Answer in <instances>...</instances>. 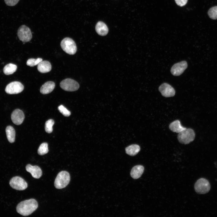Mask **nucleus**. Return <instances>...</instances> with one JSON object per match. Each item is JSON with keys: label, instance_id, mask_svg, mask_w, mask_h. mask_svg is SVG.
I'll return each instance as SVG.
<instances>
[{"label": "nucleus", "instance_id": "obj_1", "mask_svg": "<svg viewBox=\"0 0 217 217\" xmlns=\"http://www.w3.org/2000/svg\"><path fill=\"white\" fill-rule=\"evenodd\" d=\"M38 207L37 201L31 199L20 203L16 207L18 213L24 216H28L34 211Z\"/></svg>", "mask_w": 217, "mask_h": 217}, {"label": "nucleus", "instance_id": "obj_2", "mask_svg": "<svg viewBox=\"0 0 217 217\" xmlns=\"http://www.w3.org/2000/svg\"><path fill=\"white\" fill-rule=\"evenodd\" d=\"M70 180L69 173L66 171H62L58 173L55 179V186L58 189L64 188L68 184Z\"/></svg>", "mask_w": 217, "mask_h": 217}, {"label": "nucleus", "instance_id": "obj_3", "mask_svg": "<svg viewBox=\"0 0 217 217\" xmlns=\"http://www.w3.org/2000/svg\"><path fill=\"white\" fill-rule=\"evenodd\" d=\"M194 131L191 128H186L178 133V139L179 142L183 144H187L193 141L195 137Z\"/></svg>", "mask_w": 217, "mask_h": 217}, {"label": "nucleus", "instance_id": "obj_4", "mask_svg": "<svg viewBox=\"0 0 217 217\" xmlns=\"http://www.w3.org/2000/svg\"><path fill=\"white\" fill-rule=\"evenodd\" d=\"M60 45L62 49L68 54L74 55L76 52V45L74 40L71 38H64L61 41Z\"/></svg>", "mask_w": 217, "mask_h": 217}, {"label": "nucleus", "instance_id": "obj_5", "mask_svg": "<svg viewBox=\"0 0 217 217\" xmlns=\"http://www.w3.org/2000/svg\"><path fill=\"white\" fill-rule=\"evenodd\" d=\"M194 189L197 193L204 194L209 192L210 189V185L207 179L202 178L199 179L195 183Z\"/></svg>", "mask_w": 217, "mask_h": 217}, {"label": "nucleus", "instance_id": "obj_6", "mask_svg": "<svg viewBox=\"0 0 217 217\" xmlns=\"http://www.w3.org/2000/svg\"><path fill=\"white\" fill-rule=\"evenodd\" d=\"M17 35L19 39L24 42L30 41L32 37L31 32L30 28L24 25L19 28Z\"/></svg>", "mask_w": 217, "mask_h": 217}, {"label": "nucleus", "instance_id": "obj_7", "mask_svg": "<svg viewBox=\"0 0 217 217\" xmlns=\"http://www.w3.org/2000/svg\"><path fill=\"white\" fill-rule=\"evenodd\" d=\"M60 86L62 89L68 91L77 90L79 87L78 83L71 78H67L62 80L60 83Z\"/></svg>", "mask_w": 217, "mask_h": 217}, {"label": "nucleus", "instance_id": "obj_8", "mask_svg": "<svg viewBox=\"0 0 217 217\" xmlns=\"http://www.w3.org/2000/svg\"><path fill=\"white\" fill-rule=\"evenodd\" d=\"M9 184L13 188L17 190H24L27 187V184L26 181L19 176L12 178L10 181Z\"/></svg>", "mask_w": 217, "mask_h": 217}, {"label": "nucleus", "instance_id": "obj_9", "mask_svg": "<svg viewBox=\"0 0 217 217\" xmlns=\"http://www.w3.org/2000/svg\"><path fill=\"white\" fill-rule=\"evenodd\" d=\"M24 86L20 82L14 81L8 84L5 89L6 92L9 94H16L23 90Z\"/></svg>", "mask_w": 217, "mask_h": 217}, {"label": "nucleus", "instance_id": "obj_10", "mask_svg": "<svg viewBox=\"0 0 217 217\" xmlns=\"http://www.w3.org/2000/svg\"><path fill=\"white\" fill-rule=\"evenodd\" d=\"M187 64L186 61H182L175 64L171 67V72L172 75L178 76L183 73L187 68Z\"/></svg>", "mask_w": 217, "mask_h": 217}, {"label": "nucleus", "instance_id": "obj_11", "mask_svg": "<svg viewBox=\"0 0 217 217\" xmlns=\"http://www.w3.org/2000/svg\"><path fill=\"white\" fill-rule=\"evenodd\" d=\"M159 90L162 95L166 97L173 96L175 93L174 88L167 83H164L162 84L159 86Z\"/></svg>", "mask_w": 217, "mask_h": 217}, {"label": "nucleus", "instance_id": "obj_12", "mask_svg": "<svg viewBox=\"0 0 217 217\" xmlns=\"http://www.w3.org/2000/svg\"><path fill=\"white\" fill-rule=\"evenodd\" d=\"M11 118L12 121L14 124L19 125L21 124L23 121L24 115L22 110L17 109L12 112Z\"/></svg>", "mask_w": 217, "mask_h": 217}, {"label": "nucleus", "instance_id": "obj_13", "mask_svg": "<svg viewBox=\"0 0 217 217\" xmlns=\"http://www.w3.org/2000/svg\"><path fill=\"white\" fill-rule=\"evenodd\" d=\"M26 171L30 173L33 177L35 178H39L42 175V171L38 166H32L29 164L26 165Z\"/></svg>", "mask_w": 217, "mask_h": 217}, {"label": "nucleus", "instance_id": "obj_14", "mask_svg": "<svg viewBox=\"0 0 217 217\" xmlns=\"http://www.w3.org/2000/svg\"><path fill=\"white\" fill-rule=\"evenodd\" d=\"M95 30L97 33L101 36L106 35L108 33V28L106 24L102 21H98L96 24Z\"/></svg>", "mask_w": 217, "mask_h": 217}, {"label": "nucleus", "instance_id": "obj_15", "mask_svg": "<svg viewBox=\"0 0 217 217\" xmlns=\"http://www.w3.org/2000/svg\"><path fill=\"white\" fill-rule=\"evenodd\" d=\"M55 86L54 82L49 81L46 82L40 88V93L43 94H47L51 92Z\"/></svg>", "mask_w": 217, "mask_h": 217}, {"label": "nucleus", "instance_id": "obj_16", "mask_svg": "<svg viewBox=\"0 0 217 217\" xmlns=\"http://www.w3.org/2000/svg\"><path fill=\"white\" fill-rule=\"evenodd\" d=\"M37 65V69L41 73L49 72L52 69L50 62L47 61H42Z\"/></svg>", "mask_w": 217, "mask_h": 217}, {"label": "nucleus", "instance_id": "obj_17", "mask_svg": "<svg viewBox=\"0 0 217 217\" xmlns=\"http://www.w3.org/2000/svg\"><path fill=\"white\" fill-rule=\"evenodd\" d=\"M144 170V168L143 166L139 165L135 166L131 170V175L134 179H138L141 177Z\"/></svg>", "mask_w": 217, "mask_h": 217}, {"label": "nucleus", "instance_id": "obj_18", "mask_svg": "<svg viewBox=\"0 0 217 217\" xmlns=\"http://www.w3.org/2000/svg\"><path fill=\"white\" fill-rule=\"evenodd\" d=\"M170 129L174 132L179 133L186 128L183 127L179 120H176L171 122L169 125Z\"/></svg>", "mask_w": 217, "mask_h": 217}, {"label": "nucleus", "instance_id": "obj_19", "mask_svg": "<svg viewBox=\"0 0 217 217\" xmlns=\"http://www.w3.org/2000/svg\"><path fill=\"white\" fill-rule=\"evenodd\" d=\"M5 132L9 142L11 143H14L15 141V132L14 128L11 126H8L6 128Z\"/></svg>", "mask_w": 217, "mask_h": 217}, {"label": "nucleus", "instance_id": "obj_20", "mask_svg": "<svg viewBox=\"0 0 217 217\" xmlns=\"http://www.w3.org/2000/svg\"><path fill=\"white\" fill-rule=\"evenodd\" d=\"M140 150V146L137 144L131 145L125 148L126 153L131 156H134L136 155Z\"/></svg>", "mask_w": 217, "mask_h": 217}, {"label": "nucleus", "instance_id": "obj_21", "mask_svg": "<svg viewBox=\"0 0 217 217\" xmlns=\"http://www.w3.org/2000/svg\"><path fill=\"white\" fill-rule=\"evenodd\" d=\"M17 69V66L16 65L10 63L4 67L3 71L5 74L8 75L13 74L16 71Z\"/></svg>", "mask_w": 217, "mask_h": 217}, {"label": "nucleus", "instance_id": "obj_22", "mask_svg": "<svg viewBox=\"0 0 217 217\" xmlns=\"http://www.w3.org/2000/svg\"><path fill=\"white\" fill-rule=\"evenodd\" d=\"M48 151V144L46 143H43L39 146L38 150V153L39 155H43L47 153Z\"/></svg>", "mask_w": 217, "mask_h": 217}, {"label": "nucleus", "instance_id": "obj_23", "mask_svg": "<svg viewBox=\"0 0 217 217\" xmlns=\"http://www.w3.org/2000/svg\"><path fill=\"white\" fill-rule=\"evenodd\" d=\"M208 14L210 18L213 20L217 19V6L210 8L208 12Z\"/></svg>", "mask_w": 217, "mask_h": 217}, {"label": "nucleus", "instance_id": "obj_24", "mask_svg": "<svg viewBox=\"0 0 217 217\" xmlns=\"http://www.w3.org/2000/svg\"><path fill=\"white\" fill-rule=\"evenodd\" d=\"M54 124V121L52 119H49L46 122L45 124V130L47 133H50L52 131V126Z\"/></svg>", "mask_w": 217, "mask_h": 217}, {"label": "nucleus", "instance_id": "obj_25", "mask_svg": "<svg viewBox=\"0 0 217 217\" xmlns=\"http://www.w3.org/2000/svg\"><path fill=\"white\" fill-rule=\"evenodd\" d=\"M42 61V59L40 58H38L37 59L30 58L27 60L26 64L28 66L33 67L38 65Z\"/></svg>", "mask_w": 217, "mask_h": 217}, {"label": "nucleus", "instance_id": "obj_26", "mask_svg": "<svg viewBox=\"0 0 217 217\" xmlns=\"http://www.w3.org/2000/svg\"><path fill=\"white\" fill-rule=\"evenodd\" d=\"M59 111L64 116H69L71 115V112L65 107L62 105H59L58 107Z\"/></svg>", "mask_w": 217, "mask_h": 217}, {"label": "nucleus", "instance_id": "obj_27", "mask_svg": "<svg viewBox=\"0 0 217 217\" xmlns=\"http://www.w3.org/2000/svg\"><path fill=\"white\" fill-rule=\"evenodd\" d=\"M19 0H4L5 4L9 6H14L16 5Z\"/></svg>", "mask_w": 217, "mask_h": 217}, {"label": "nucleus", "instance_id": "obj_28", "mask_svg": "<svg viewBox=\"0 0 217 217\" xmlns=\"http://www.w3.org/2000/svg\"><path fill=\"white\" fill-rule=\"evenodd\" d=\"M188 0H175L176 3L180 6L185 5L187 2Z\"/></svg>", "mask_w": 217, "mask_h": 217}]
</instances>
